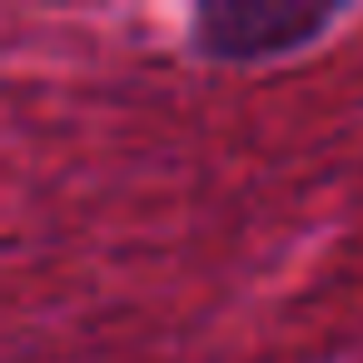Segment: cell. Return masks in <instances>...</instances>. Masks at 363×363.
<instances>
[{
  "mask_svg": "<svg viewBox=\"0 0 363 363\" xmlns=\"http://www.w3.org/2000/svg\"><path fill=\"white\" fill-rule=\"evenodd\" d=\"M328 21L333 11L318 6H204L194 16V35L209 60L249 65L313 40Z\"/></svg>",
  "mask_w": 363,
  "mask_h": 363,
  "instance_id": "1",
  "label": "cell"
}]
</instances>
